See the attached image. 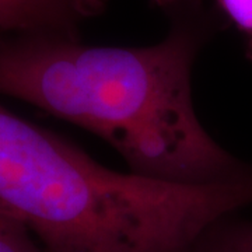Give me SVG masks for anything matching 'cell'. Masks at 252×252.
Wrapping results in <instances>:
<instances>
[{"label": "cell", "mask_w": 252, "mask_h": 252, "mask_svg": "<svg viewBox=\"0 0 252 252\" xmlns=\"http://www.w3.org/2000/svg\"><path fill=\"white\" fill-rule=\"evenodd\" d=\"M152 1H153L156 6H158V7H168V6L180 3L182 0H152Z\"/></svg>", "instance_id": "obj_6"}, {"label": "cell", "mask_w": 252, "mask_h": 252, "mask_svg": "<svg viewBox=\"0 0 252 252\" xmlns=\"http://www.w3.org/2000/svg\"><path fill=\"white\" fill-rule=\"evenodd\" d=\"M31 235L26 225L0 213V252H45Z\"/></svg>", "instance_id": "obj_4"}, {"label": "cell", "mask_w": 252, "mask_h": 252, "mask_svg": "<svg viewBox=\"0 0 252 252\" xmlns=\"http://www.w3.org/2000/svg\"><path fill=\"white\" fill-rule=\"evenodd\" d=\"M220 11L241 34L252 39V0H216Z\"/></svg>", "instance_id": "obj_5"}, {"label": "cell", "mask_w": 252, "mask_h": 252, "mask_svg": "<svg viewBox=\"0 0 252 252\" xmlns=\"http://www.w3.org/2000/svg\"><path fill=\"white\" fill-rule=\"evenodd\" d=\"M188 252H252V221L225 217L210 225Z\"/></svg>", "instance_id": "obj_3"}, {"label": "cell", "mask_w": 252, "mask_h": 252, "mask_svg": "<svg viewBox=\"0 0 252 252\" xmlns=\"http://www.w3.org/2000/svg\"><path fill=\"white\" fill-rule=\"evenodd\" d=\"M102 7L104 0H0V44L39 32L74 35L81 21Z\"/></svg>", "instance_id": "obj_2"}, {"label": "cell", "mask_w": 252, "mask_h": 252, "mask_svg": "<svg viewBox=\"0 0 252 252\" xmlns=\"http://www.w3.org/2000/svg\"><path fill=\"white\" fill-rule=\"evenodd\" d=\"M205 31L180 21L149 46H91L39 32L0 44V94L83 127L115 149L130 172L210 184L244 171L200 124L192 69Z\"/></svg>", "instance_id": "obj_1"}]
</instances>
